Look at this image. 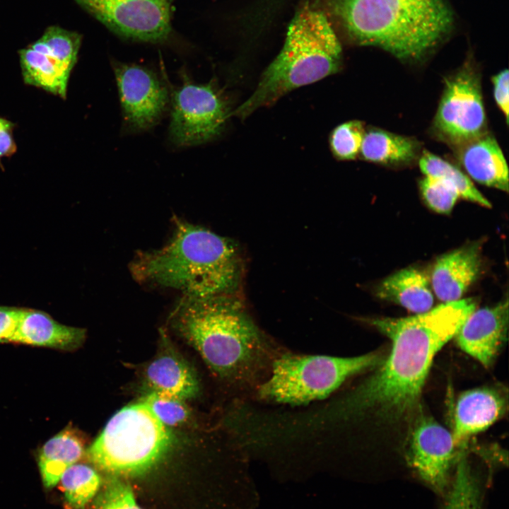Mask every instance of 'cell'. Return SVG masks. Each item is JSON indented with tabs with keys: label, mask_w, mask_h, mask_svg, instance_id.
Returning <instances> with one entry per match:
<instances>
[{
	"label": "cell",
	"mask_w": 509,
	"mask_h": 509,
	"mask_svg": "<svg viewBox=\"0 0 509 509\" xmlns=\"http://www.w3.org/2000/svg\"><path fill=\"white\" fill-rule=\"evenodd\" d=\"M486 124L479 76L467 63L445 81L434 127L443 139L460 147L485 134Z\"/></svg>",
	"instance_id": "30bf717a"
},
{
	"label": "cell",
	"mask_w": 509,
	"mask_h": 509,
	"mask_svg": "<svg viewBox=\"0 0 509 509\" xmlns=\"http://www.w3.org/2000/svg\"><path fill=\"white\" fill-rule=\"evenodd\" d=\"M169 137L177 146L205 143L218 136L228 117L227 103L214 84H197L183 74L171 94Z\"/></svg>",
	"instance_id": "ba28073f"
},
{
	"label": "cell",
	"mask_w": 509,
	"mask_h": 509,
	"mask_svg": "<svg viewBox=\"0 0 509 509\" xmlns=\"http://www.w3.org/2000/svg\"><path fill=\"white\" fill-rule=\"evenodd\" d=\"M146 403L160 421L168 428L187 422L190 411L185 400L148 392L141 400Z\"/></svg>",
	"instance_id": "484cf974"
},
{
	"label": "cell",
	"mask_w": 509,
	"mask_h": 509,
	"mask_svg": "<svg viewBox=\"0 0 509 509\" xmlns=\"http://www.w3.org/2000/svg\"><path fill=\"white\" fill-rule=\"evenodd\" d=\"M15 124L0 117V164L4 158L13 156L17 150L13 137Z\"/></svg>",
	"instance_id": "1f68e13d"
},
{
	"label": "cell",
	"mask_w": 509,
	"mask_h": 509,
	"mask_svg": "<svg viewBox=\"0 0 509 509\" xmlns=\"http://www.w3.org/2000/svg\"><path fill=\"white\" fill-rule=\"evenodd\" d=\"M59 481L67 502L75 509H83L101 485L100 476L93 467L78 463L67 468Z\"/></svg>",
	"instance_id": "cb8c5ba5"
},
{
	"label": "cell",
	"mask_w": 509,
	"mask_h": 509,
	"mask_svg": "<svg viewBox=\"0 0 509 509\" xmlns=\"http://www.w3.org/2000/svg\"><path fill=\"white\" fill-rule=\"evenodd\" d=\"M113 67L125 129L133 132L151 129L168 110L166 86L144 67L122 63H114Z\"/></svg>",
	"instance_id": "7c38bea8"
},
{
	"label": "cell",
	"mask_w": 509,
	"mask_h": 509,
	"mask_svg": "<svg viewBox=\"0 0 509 509\" xmlns=\"http://www.w3.org/2000/svg\"><path fill=\"white\" fill-rule=\"evenodd\" d=\"M353 42L403 62L427 57L452 33L447 0H320Z\"/></svg>",
	"instance_id": "3957f363"
},
{
	"label": "cell",
	"mask_w": 509,
	"mask_h": 509,
	"mask_svg": "<svg viewBox=\"0 0 509 509\" xmlns=\"http://www.w3.org/2000/svg\"><path fill=\"white\" fill-rule=\"evenodd\" d=\"M25 308L0 306V344L11 343Z\"/></svg>",
	"instance_id": "f546056e"
},
{
	"label": "cell",
	"mask_w": 509,
	"mask_h": 509,
	"mask_svg": "<svg viewBox=\"0 0 509 509\" xmlns=\"http://www.w3.org/2000/svg\"><path fill=\"white\" fill-rule=\"evenodd\" d=\"M420 189L427 205L440 213H448L460 194L449 182L439 177L425 176L420 182Z\"/></svg>",
	"instance_id": "83f0119b"
},
{
	"label": "cell",
	"mask_w": 509,
	"mask_h": 509,
	"mask_svg": "<svg viewBox=\"0 0 509 509\" xmlns=\"http://www.w3.org/2000/svg\"><path fill=\"white\" fill-rule=\"evenodd\" d=\"M460 160L476 182L508 192V168L496 139L486 133L460 146Z\"/></svg>",
	"instance_id": "d6986e66"
},
{
	"label": "cell",
	"mask_w": 509,
	"mask_h": 509,
	"mask_svg": "<svg viewBox=\"0 0 509 509\" xmlns=\"http://www.w3.org/2000/svg\"><path fill=\"white\" fill-rule=\"evenodd\" d=\"M365 131L361 122L349 121L337 127L330 137L334 155L342 160H352L360 153Z\"/></svg>",
	"instance_id": "4316f807"
},
{
	"label": "cell",
	"mask_w": 509,
	"mask_h": 509,
	"mask_svg": "<svg viewBox=\"0 0 509 509\" xmlns=\"http://www.w3.org/2000/svg\"><path fill=\"white\" fill-rule=\"evenodd\" d=\"M508 397L496 387H482L463 392L455 406L452 434L460 452L469 439L501 418L506 412Z\"/></svg>",
	"instance_id": "9a60e30c"
},
{
	"label": "cell",
	"mask_w": 509,
	"mask_h": 509,
	"mask_svg": "<svg viewBox=\"0 0 509 509\" xmlns=\"http://www.w3.org/2000/svg\"><path fill=\"white\" fill-rule=\"evenodd\" d=\"M376 296L416 314L428 311L434 298L427 276L414 267L401 269L380 282Z\"/></svg>",
	"instance_id": "ffe728a7"
},
{
	"label": "cell",
	"mask_w": 509,
	"mask_h": 509,
	"mask_svg": "<svg viewBox=\"0 0 509 509\" xmlns=\"http://www.w3.org/2000/svg\"><path fill=\"white\" fill-rule=\"evenodd\" d=\"M419 148V143L412 138L373 129L365 131L360 153L370 162L400 165L416 158Z\"/></svg>",
	"instance_id": "7402d4cb"
},
{
	"label": "cell",
	"mask_w": 509,
	"mask_h": 509,
	"mask_svg": "<svg viewBox=\"0 0 509 509\" xmlns=\"http://www.w3.org/2000/svg\"><path fill=\"white\" fill-rule=\"evenodd\" d=\"M481 267L479 244L453 250L435 262L431 277V288L443 303L458 300L476 280Z\"/></svg>",
	"instance_id": "e0dca14e"
},
{
	"label": "cell",
	"mask_w": 509,
	"mask_h": 509,
	"mask_svg": "<svg viewBox=\"0 0 509 509\" xmlns=\"http://www.w3.org/2000/svg\"><path fill=\"white\" fill-rule=\"evenodd\" d=\"M458 452L452 433L421 409L411 423L408 442L409 463L421 479L444 491Z\"/></svg>",
	"instance_id": "4fadbf2b"
},
{
	"label": "cell",
	"mask_w": 509,
	"mask_h": 509,
	"mask_svg": "<svg viewBox=\"0 0 509 509\" xmlns=\"http://www.w3.org/2000/svg\"><path fill=\"white\" fill-rule=\"evenodd\" d=\"M161 341L160 351L144 372L149 392L185 401L195 397L199 385L192 368L174 349L164 332Z\"/></svg>",
	"instance_id": "2e32d148"
},
{
	"label": "cell",
	"mask_w": 509,
	"mask_h": 509,
	"mask_svg": "<svg viewBox=\"0 0 509 509\" xmlns=\"http://www.w3.org/2000/svg\"><path fill=\"white\" fill-rule=\"evenodd\" d=\"M173 442L170 428L141 401L117 411L87 450V455L112 476H136L158 463Z\"/></svg>",
	"instance_id": "52a82bcc"
},
{
	"label": "cell",
	"mask_w": 509,
	"mask_h": 509,
	"mask_svg": "<svg viewBox=\"0 0 509 509\" xmlns=\"http://www.w3.org/2000/svg\"><path fill=\"white\" fill-rule=\"evenodd\" d=\"M383 359L379 352L342 357L304 353L285 346L248 401L267 406H306L330 397L350 379L375 369Z\"/></svg>",
	"instance_id": "8992f818"
},
{
	"label": "cell",
	"mask_w": 509,
	"mask_h": 509,
	"mask_svg": "<svg viewBox=\"0 0 509 509\" xmlns=\"http://www.w3.org/2000/svg\"><path fill=\"white\" fill-rule=\"evenodd\" d=\"M341 64V46L327 16L304 6L290 23L282 49L263 72L254 93L233 114L245 119L292 90L338 72Z\"/></svg>",
	"instance_id": "5b68a950"
},
{
	"label": "cell",
	"mask_w": 509,
	"mask_h": 509,
	"mask_svg": "<svg viewBox=\"0 0 509 509\" xmlns=\"http://www.w3.org/2000/svg\"><path fill=\"white\" fill-rule=\"evenodd\" d=\"M419 168L425 176L442 178L451 183L460 197L482 206L491 208V202L476 188L471 180L457 167L428 151L420 157Z\"/></svg>",
	"instance_id": "603a6c76"
},
{
	"label": "cell",
	"mask_w": 509,
	"mask_h": 509,
	"mask_svg": "<svg viewBox=\"0 0 509 509\" xmlns=\"http://www.w3.org/2000/svg\"><path fill=\"white\" fill-rule=\"evenodd\" d=\"M444 509H481L479 488L464 454L457 460Z\"/></svg>",
	"instance_id": "d4e9b609"
},
{
	"label": "cell",
	"mask_w": 509,
	"mask_h": 509,
	"mask_svg": "<svg viewBox=\"0 0 509 509\" xmlns=\"http://www.w3.org/2000/svg\"><path fill=\"white\" fill-rule=\"evenodd\" d=\"M495 101L504 114L507 124L509 114V73L504 69L492 78Z\"/></svg>",
	"instance_id": "4dcf8cb0"
},
{
	"label": "cell",
	"mask_w": 509,
	"mask_h": 509,
	"mask_svg": "<svg viewBox=\"0 0 509 509\" xmlns=\"http://www.w3.org/2000/svg\"><path fill=\"white\" fill-rule=\"evenodd\" d=\"M86 336L83 328L62 324L42 310L25 308L11 343L73 351Z\"/></svg>",
	"instance_id": "ac0fdd59"
},
{
	"label": "cell",
	"mask_w": 509,
	"mask_h": 509,
	"mask_svg": "<svg viewBox=\"0 0 509 509\" xmlns=\"http://www.w3.org/2000/svg\"><path fill=\"white\" fill-rule=\"evenodd\" d=\"M82 435L71 425L49 439L39 455V467L44 485L54 486L64 471L83 457Z\"/></svg>",
	"instance_id": "44dd1931"
},
{
	"label": "cell",
	"mask_w": 509,
	"mask_h": 509,
	"mask_svg": "<svg viewBox=\"0 0 509 509\" xmlns=\"http://www.w3.org/2000/svg\"><path fill=\"white\" fill-rule=\"evenodd\" d=\"M115 33L131 40L160 42L171 31V0H74Z\"/></svg>",
	"instance_id": "8fae6325"
},
{
	"label": "cell",
	"mask_w": 509,
	"mask_h": 509,
	"mask_svg": "<svg viewBox=\"0 0 509 509\" xmlns=\"http://www.w3.org/2000/svg\"><path fill=\"white\" fill-rule=\"evenodd\" d=\"M508 300L493 307L475 309L455 335L459 347L490 368L507 339Z\"/></svg>",
	"instance_id": "5bb4252c"
},
{
	"label": "cell",
	"mask_w": 509,
	"mask_h": 509,
	"mask_svg": "<svg viewBox=\"0 0 509 509\" xmlns=\"http://www.w3.org/2000/svg\"><path fill=\"white\" fill-rule=\"evenodd\" d=\"M81 43V35L74 31L57 25L47 28L18 52L23 82L65 99Z\"/></svg>",
	"instance_id": "9c48e42d"
},
{
	"label": "cell",
	"mask_w": 509,
	"mask_h": 509,
	"mask_svg": "<svg viewBox=\"0 0 509 509\" xmlns=\"http://www.w3.org/2000/svg\"><path fill=\"white\" fill-rule=\"evenodd\" d=\"M476 308L474 298H461L411 317L366 320L391 340L390 354L372 375L312 406L317 431L353 445L379 424H411L434 357Z\"/></svg>",
	"instance_id": "6da1fadb"
},
{
	"label": "cell",
	"mask_w": 509,
	"mask_h": 509,
	"mask_svg": "<svg viewBox=\"0 0 509 509\" xmlns=\"http://www.w3.org/2000/svg\"><path fill=\"white\" fill-rule=\"evenodd\" d=\"M170 323L199 353L230 402L249 399L285 347L257 324L234 294L183 296Z\"/></svg>",
	"instance_id": "7a4b0ae2"
},
{
	"label": "cell",
	"mask_w": 509,
	"mask_h": 509,
	"mask_svg": "<svg viewBox=\"0 0 509 509\" xmlns=\"http://www.w3.org/2000/svg\"><path fill=\"white\" fill-rule=\"evenodd\" d=\"M94 509H141L130 486L120 477L112 476L98 495Z\"/></svg>",
	"instance_id": "f1b7e54d"
},
{
	"label": "cell",
	"mask_w": 509,
	"mask_h": 509,
	"mask_svg": "<svg viewBox=\"0 0 509 509\" xmlns=\"http://www.w3.org/2000/svg\"><path fill=\"white\" fill-rule=\"evenodd\" d=\"M163 247L137 255L130 266L135 279L204 298L234 294L241 274L238 248L205 228L175 219Z\"/></svg>",
	"instance_id": "277c9868"
}]
</instances>
